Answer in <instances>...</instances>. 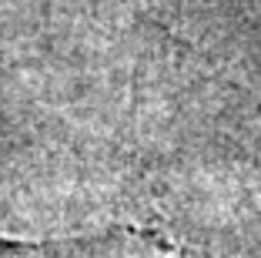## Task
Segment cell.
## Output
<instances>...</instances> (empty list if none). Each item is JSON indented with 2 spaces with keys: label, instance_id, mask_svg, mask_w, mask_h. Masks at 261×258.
<instances>
[{
  "label": "cell",
  "instance_id": "7a4b0ae2",
  "mask_svg": "<svg viewBox=\"0 0 261 258\" xmlns=\"http://www.w3.org/2000/svg\"><path fill=\"white\" fill-rule=\"evenodd\" d=\"M158 4H177V0H158Z\"/></svg>",
  "mask_w": 261,
  "mask_h": 258
},
{
  "label": "cell",
  "instance_id": "6da1fadb",
  "mask_svg": "<svg viewBox=\"0 0 261 258\" xmlns=\"http://www.w3.org/2000/svg\"><path fill=\"white\" fill-rule=\"evenodd\" d=\"M0 258H185L181 245L161 228L117 225L94 235H70L50 242L0 238Z\"/></svg>",
  "mask_w": 261,
  "mask_h": 258
}]
</instances>
